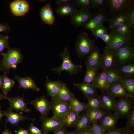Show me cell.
Here are the masks:
<instances>
[{
  "instance_id": "cell-51",
  "label": "cell",
  "mask_w": 134,
  "mask_h": 134,
  "mask_svg": "<svg viewBox=\"0 0 134 134\" xmlns=\"http://www.w3.org/2000/svg\"><path fill=\"white\" fill-rule=\"evenodd\" d=\"M14 132L16 134H30L28 130L25 129H20Z\"/></svg>"
},
{
  "instance_id": "cell-45",
  "label": "cell",
  "mask_w": 134,
  "mask_h": 134,
  "mask_svg": "<svg viewBox=\"0 0 134 134\" xmlns=\"http://www.w3.org/2000/svg\"><path fill=\"white\" fill-rule=\"evenodd\" d=\"M90 128L94 134H105V132L98 122L91 124Z\"/></svg>"
},
{
  "instance_id": "cell-56",
  "label": "cell",
  "mask_w": 134,
  "mask_h": 134,
  "mask_svg": "<svg viewBox=\"0 0 134 134\" xmlns=\"http://www.w3.org/2000/svg\"><path fill=\"white\" fill-rule=\"evenodd\" d=\"M66 134H79L78 132L75 130L71 131L67 133Z\"/></svg>"
},
{
  "instance_id": "cell-26",
  "label": "cell",
  "mask_w": 134,
  "mask_h": 134,
  "mask_svg": "<svg viewBox=\"0 0 134 134\" xmlns=\"http://www.w3.org/2000/svg\"><path fill=\"white\" fill-rule=\"evenodd\" d=\"M73 85L80 90L87 98L97 94V88L92 83H76Z\"/></svg>"
},
{
  "instance_id": "cell-54",
  "label": "cell",
  "mask_w": 134,
  "mask_h": 134,
  "mask_svg": "<svg viewBox=\"0 0 134 134\" xmlns=\"http://www.w3.org/2000/svg\"><path fill=\"white\" fill-rule=\"evenodd\" d=\"M70 0H56L55 3L57 5L64 4L71 1Z\"/></svg>"
},
{
  "instance_id": "cell-15",
  "label": "cell",
  "mask_w": 134,
  "mask_h": 134,
  "mask_svg": "<svg viewBox=\"0 0 134 134\" xmlns=\"http://www.w3.org/2000/svg\"><path fill=\"white\" fill-rule=\"evenodd\" d=\"M107 92L114 98L133 97L125 90L120 80L112 83L108 88Z\"/></svg>"
},
{
  "instance_id": "cell-3",
  "label": "cell",
  "mask_w": 134,
  "mask_h": 134,
  "mask_svg": "<svg viewBox=\"0 0 134 134\" xmlns=\"http://www.w3.org/2000/svg\"><path fill=\"white\" fill-rule=\"evenodd\" d=\"M58 55L62 58L63 62L60 66L52 68L51 70L55 73L60 75L62 71H65L68 72L71 75L76 74L82 68V66L81 64L76 65L72 62L67 46Z\"/></svg>"
},
{
  "instance_id": "cell-50",
  "label": "cell",
  "mask_w": 134,
  "mask_h": 134,
  "mask_svg": "<svg viewBox=\"0 0 134 134\" xmlns=\"http://www.w3.org/2000/svg\"><path fill=\"white\" fill-rule=\"evenodd\" d=\"M10 29V26L7 24L0 23V33L1 32L8 33Z\"/></svg>"
},
{
  "instance_id": "cell-7",
  "label": "cell",
  "mask_w": 134,
  "mask_h": 134,
  "mask_svg": "<svg viewBox=\"0 0 134 134\" xmlns=\"http://www.w3.org/2000/svg\"><path fill=\"white\" fill-rule=\"evenodd\" d=\"M40 120L44 134H48L49 132H54L64 126L62 118L54 116L49 118L41 116Z\"/></svg>"
},
{
  "instance_id": "cell-20",
  "label": "cell",
  "mask_w": 134,
  "mask_h": 134,
  "mask_svg": "<svg viewBox=\"0 0 134 134\" xmlns=\"http://www.w3.org/2000/svg\"><path fill=\"white\" fill-rule=\"evenodd\" d=\"M52 101L51 109L53 116L62 118L70 110L69 102Z\"/></svg>"
},
{
  "instance_id": "cell-34",
  "label": "cell",
  "mask_w": 134,
  "mask_h": 134,
  "mask_svg": "<svg viewBox=\"0 0 134 134\" xmlns=\"http://www.w3.org/2000/svg\"><path fill=\"white\" fill-rule=\"evenodd\" d=\"M69 106L70 110L79 113L87 110L86 104L81 102L75 96L69 101Z\"/></svg>"
},
{
  "instance_id": "cell-46",
  "label": "cell",
  "mask_w": 134,
  "mask_h": 134,
  "mask_svg": "<svg viewBox=\"0 0 134 134\" xmlns=\"http://www.w3.org/2000/svg\"><path fill=\"white\" fill-rule=\"evenodd\" d=\"M128 23L132 29L134 28V6L133 5L128 12Z\"/></svg>"
},
{
  "instance_id": "cell-41",
  "label": "cell",
  "mask_w": 134,
  "mask_h": 134,
  "mask_svg": "<svg viewBox=\"0 0 134 134\" xmlns=\"http://www.w3.org/2000/svg\"><path fill=\"white\" fill-rule=\"evenodd\" d=\"M94 11L98 12L106 9L108 7V0H92Z\"/></svg>"
},
{
  "instance_id": "cell-44",
  "label": "cell",
  "mask_w": 134,
  "mask_h": 134,
  "mask_svg": "<svg viewBox=\"0 0 134 134\" xmlns=\"http://www.w3.org/2000/svg\"><path fill=\"white\" fill-rule=\"evenodd\" d=\"M108 28H107L103 25L100 26L91 31L93 35L94 36L96 39L101 38L105 34L108 33Z\"/></svg>"
},
{
  "instance_id": "cell-6",
  "label": "cell",
  "mask_w": 134,
  "mask_h": 134,
  "mask_svg": "<svg viewBox=\"0 0 134 134\" xmlns=\"http://www.w3.org/2000/svg\"><path fill=\"white\" fill-rule=\"evenodd\" d=\"M116 66L123 64L134 59V44L131 42L114 51Z\"/></svg>"
},
{
  "instance_id": "cell-53",
  "label": "cell",
  "mask_w": 134,
  "mask_h": 134,
  "mask_svg": "<svg viewBox=\"0 0 134 134\" xmlns=\"http://www.w3.org/2000/svg\"><path fill=\"white\" fill-rule=\"evenodd\" d=\"M78 133L79 134H94L93 131L90 128L81 131L79 132Z\"/></svg>"
},
{
  "instance_id": "cell-59",
  "label": "cell",
  "mask_w": 134,
  "mask_h": 134,
  "mask_svg": "<svg viewBox=\"0 0 134 134\" xmlns=\"http://www.w3.org/2000/svg\"><path fill=\"white\" fill-rule=\"evenodd\" d=\"M4 115H5V114L2 113L1 112L0 110V120L2 117Z\"/></svg>"
},
{
  "instance_id": "cell-14",
  "label": "cell",
  "mask_w": 134,
  "mask_h": 134,
  "mask_svg": "<svg viewBox=\"0 0 134 134\" xmlns=\"http://www.w3.org/2000/svg\"><path fill=\"white\" fill-rule=\"evenodd\" d=\"M119 118L114 112H107L99 121V123L105 132L116 128Z\"/></svg>"
},
{
  "instance_id": "cell-55",
  "label": "cell",
  "mask_w": 134,
  "mask_h": 134,
  "mask_svg": "<svg viewBox=\"0 0 134 134\" xmlns=\"http://www.w3.org/2000/svg\"><path fill=\"white\" fill-rule=\"evenodd\" d=\"M8 97L7 95L2 94L0 93V101L3 99H7Z\"/></svg>"
},
{
  "instance_id": "cell-4",
  "label": "cell",
  "mask_w": 134,
  "mask_h": 134,
  "mask_svg": "<svg viewBox=\"0 0 134 134\" xmlns=\"http://www.w3.org/2000/svg\"><path fill=\"white\" fill-rule=\"evenodd\" d=\"M132 0H108V11L110 17L127 13L134 5Z\"/></svg>"
},
{
  "instance_id": "cell-49",
  "label": "cell",
  "mask_w": 134,
  "mask_h": 134,
  "mask_svg": "<svg viewBox=\"0 0 134 134\" xmlns=\"http://www.w3.org/2000/svg\"><path fill=\"white\" fill-rule=\"evenodd\" d=\"M105 134H125L124 128H116L105 132Z\"/></svg>"
},
{
  "instance_id": "cell-33",
  "label": "cell",
  "mask_w": 134,
  "mask_h": 134,
  "mask_svg": "<svg viewBox=\"0 0 134 134\" xmlns=\"http://www.w3.org/2000/svg\"><path fill=\"white\" fill-rule=\"evenodd\" d=\"M120 81L126 91L134 96V76H122Z\"/></svg>"
},
{
  "instance_id": "cell-12",
  "label": "cell",
  "mask_w": 134,
  "mask_h": 134,
  "mask_svg": "<svg viewBox=\"0 0 134 134\" xmlns=\"http://www.w3.org/2000/svg\"><path fill=\"white\" fill-rule=\"evenodd\" d=\"M29 103L31 104L42 116L47 115L51 109L52 104L44 95L36 98Z\"/></svg>"
},
{
  "instance_id": "cell-2",
  "label": "cell",
  "mask_w": 134,
  "mask_h": 134,
  "mask_svg": "<svg viewBox=\"0 0 134 134\" xmlns=\"http://www.w3.org/2000/svg\"><path fill=\"white\" fill-rule=\"evenodd\" d=\"M95 40H91L85 32L80 33L75 42V51L79 57L83 58L89 55L93 50L95 45Z\"/></svg>"
},
{
  "instance_id": "cell-25",
  "label": "cell",
  "mask_w": 134,
  "mask_h": 134,
  "mask_svg": "<svg viewBox=\"0 0 134 134\" xmlns=\"http://www.w3.org/2000/svg\"><path fill=\"white\" fill-rule=\"evenodd\" d=\"M115 70L122 76H134V59L122 65L116 66Z\"/></svg>"
},
{
  "instance_id": "cell-13",
  "label": "cell",
  "mask_w": 134,
  "mask_h": 134,
  "mask_svg": "<svg viewBox=\"0 0 134 134\" xmlns=\"http://www.w3.org/2000/svg\"><path fill=\"white\" fill-rule=\"evenodd\" d=\"M10 7L13 14L17 16H23L29 11L30 5L25 0H15L11 2Z\"/></svg>"
},
{
  "instance_id": "cell-29",
  "label": "cell",
  "mask_w": 134,
  "mask_h": 134,
  "mask_svg": "<svg viewBox=\"0 0 134 134\" xmlns=\"http://www.w3.org/2000/svg\"><path fill=\"white\" fill-rule=\"evenodd\" d=\"M79 115V113L70 109L62 118L64 126L66 127H74L78 120Z\"/></svg>"
},
{
  "instance_id": "cell-23",
  "label": "cell",
  "mask_w": 134,
  "mask_h": 134,
  "mask_svg": "<svg viewBox=\"0 0 134 134\" xmlns=\"http://www.w3.org/2000/svg\"><path fill=\"white\" fill-rule=\"evenodd\" d=\"M74 96V94L64 83L58 92L51 98L52 101L69 102Z\"/></svg>"
},
{
  "instance_id": "cell-19",
  "label": "cell",
  "mask_w": 134,
  "mask_h": 134,
  "mask_svg": "<svg viewBox=\"0 0 134 134\" xmlns=\"http://www.w3.org/2000/svg\"><path fill=\"white\" fill-rule=\"evenodd\" d=\"M103 109L109 112H114L116 99L107 92H102L99 95Z\"/></svg>"
},
{
  "instance_id": "cell-22",
  "label": "cell",
  "mask_w": 134,
  "mask_h": 134,
  "mask_svg": "<svg viewBox=\"0 0 134 134\" xmlns=\"http://www.w3.org/2000/svg\"><path fill=\"white\" fill-rule=\"evenodd\" d=\"M14 79L17 80L19 83L18 89H30L36 91L40 90V88L30 77H21L15 74L14 75Z\"/></svg>"
},
{
  "instance_id": "cell-32",
  "label": "cell",
  "mask_w": 134,
  "mask_h": 134,
  "mask_svg": "<svg viewBox=\"0 0 134 134\" xmlns=\"http://www.w3.org/2000/svg\"><path fill=\"white\" fill-rule=\"evenodd\" d=\"M128 22V13L110 17L109 21L108 29L110 30L124 23Z\"/></svg>"
},
{
  "instance_id": "cell-24",
  "label": "cell",
  "mask_w": 134,
  "mask_h": 134,
  "mask_svg": "<svg viewBox=\"0 0 134 134\" xmlns=\"http://www.w3.org/2000/svg\"><path fill=\"white\" fill-rule=\"evenodd\" d=\"M40 16L41 20L45 23L50 25L53 24L55 17L49 3L41 8L40 11Z\"/></svg>"
},
{
  "instance_id": "cell-38",
  "label": "cell",
  "mask_w": 134,
  "mask_h": 134,
  "mask_svg": "<svg viewBox=\"0 0 134 134\" xmlns=\"http://www.w3.org/2000/svg\"><path fill=\"white\" fill-rule=\"evenodd\" d=\"M106 87L107 91L109 86L112 83L120 80L122 76L115 69L109 70L106 71Z\"/></svg>"
},
{
  "instance_id": "cell-16",
  "label": "cell",
  "mask_w": 134,
  "mask_h": 134,
  "mask_svg": "<svg viewBox=\"0 0 134 134\" xmlns=\"http://www.w3.org/2000/svg\"><path fill=\"white\" fill-rule=\"evenodd\" d=\"M88 55L85 60L87 66L99 70L100 69L102 58V54L99 48L95 46L93 51Z\"/></svg>"
},
{
  "instance_id": "cell-39",
  "label": "cell",
  "mask_w": 134,
  "mask_h": 134,
  "mask_svg": "<svg viewBox=\"0 0 134 134\" xmlns=\"http://www.w3.org/2000/svg\"><path fill=\"white\" fill-rule=\"evenodd\" d=\"M98 71L87 66L86 73L82 83H92L98 73Z\"/></svg>"
},
{
  "instance_id": "cell-36",
  "label": "cell",
  "mask_w": 134,
  "mask_h": 134,
  "mask_svg": "<svg viewBox=\"0 0 134 134\" xmlns=\"http://www.w3.org/2000/svg\"><path fill=\"white\" fill-rule=\"evenodd\" d=\"M3 81L1 88L4 95H7L9 92L13 87L15 83L14 80L10 78L6 73H3Z\"/></svg>"
},
{
  "instance_id": "cell-37",
  "label": "cell",
  "mask_w": 134,
  "mask_h": 134,
  "mask_svg": "<svg viewBox=\"0 0 134 134\" xmlns=\"http://www.w3.org/2000/svg\"><path fill=\"white\" fill-rule=\"evenodd\" d=\"M132 31L129 24L127 22L111 29L110 32L120 35L131 33Z\"/></svg>"
},
{
  "instance_id": "cell-27",
  "label": "cell",
  "mask_w": 134,
  "mask_h": 134,
  "mask_svg": "<svg viewBox=\"0 0 134 134\" xmlns=\"http://www.w3.org/2000/svg\"><path fill=\"white\" fill-rule=\"evenodd\" d=\"M64 83L59 80L47 79L45 83V86L48 95L51 98L53 97L59 91Z\"/></svg>"
},
{
  "instance_id": "cell-47",
  "label": "cell",
  "mask_w": 134,
  "mask_h": 134,
  "mask_svg": "<svg viewBox=\"0 0 134 134\" xmlns=\"http://www.w3.org/2000/svg\"><path fill=\"white\" fill-rule=\"evenodd\" d=\"M28 131L30 134H43L42 131L39 130L37 127L34 126L32 123L29 126Z\"/></svg>"
},
{
  "instance_id": "cell-60",
  "label": "cell",
  "mask_w": 134,
  "mask_h": 134,
  "mask_svg": "<svg viewBox=\"0 0 134 134\" xmlns=\"http://www.w3.org/2000/svg\"><path fill=\"white\" fill-rule=\"evenodd\" d=\"M134 134V132L130 133H129L128 134Z\"/></svg>"
},
{
  "instance_id": "cell-5",
  "label": "cell",
  "mask_w": 134,
  "mask_h": 134,
  "mask_svg": "<svg viewBox=\"0 0 134 134\" xmlns=\"http://www.w3.org/2000/svg\"><path fill=\"white\" fill-rule=\"evenodd\" d=\"M134 97L117 98L114 112L119 118L127 117L134 108Z\"/></svg>"
},
{
  "instance_id": "cell-61",
  "label": "cell",
  "mask_w": 134,
  "mask_h": 134,
  "mask_svg": "<svg viewBox=\"0 0 134 134\" xmlns=\"http://www.w3.org/2000/svg\"></svg>"
},
{
  "instance_id": "cell-31",
  "label": "cell",
  "mask_w": 134,
  "mask_h": 134,
  "mask_svg": "<svg viewBox=\"0 0 134 134\" xmlns=\"http://www.w3.org/2000/svg\"><path fill=\"white\" fill-rule=\"evenodd\" d=\"M87 110L86 112L91 124L99 121L107 112L102 109H89Z\"/></svg>"
},
{
  "instance_id": "cell-8",
  "label": "cell",
  "mask_w": 134,
  "mask_h": 134,
  "mask_svg": "<svg viewBox=\"0 0 134 134\" xmlns=\"http://www.w3.org/2000/svg\"><path fill=\"white\" fill-rule=\"evenodd\" d=\"M110 17L108 10H103L95 13L83 26L84 28L92 31L98 26L103 25L106 21H109Z\"/></svg>"
},
{
  "instance_id": "cell-18",
  "label": "cell",
  "mask_w": 134,
  "mask_h": 134,
  "mask_svg": "<svg viewBox=\"0 0 134 134\" xmlns=\"http://www.w3.org/2000/svg\"><path fill=\"white\" fill-rule=\"evenodd\" d=\"M7 121L13 126H17L18 123L27 120L34 121L35 118H32L23 114L22 112H15L10 107L8 108L5 112Z\"/></svg>"
},
{
  "instance_id": "cell-52",
  "label": "cell",
  "mask_w": 134,
  "mask_h": 134,
  "mask_svg": "<svg viewBox=\"0 0 134 134\" xmlns=\"http://www.w3.org/2000/svg\"><path fill=\"white\" fill-rule=\"evenodd\" d=\"M67 127L63 126L58 130L54 132L53 134H66L67 132Z\"/></svg>"
},
{
  "instance_id": "cell-40",
  "label": "cell",
  "mask_w": 134,
  "mask_h": 134,
  "mask_svg": "<svg viewBox=\"0 0 134 134\" xmlns=\"http://www.w3.org/2000/svg\"><path fill=\"white\" fill-rule=\"evenodd\" d=\"M127 120L125 127L124 128L125 134L134 132V108L127 117Z\"/></svg>"
},
{
  "instance_id": "cell-11",
  "label": "cell",
  "mask_w": 134,
  "mask_h": 134,
  "mask_svg": "<svg viewBox=\"0 0 134 134\" xmlns=\"http://www.w3.org/2000/svg\"><path fill=\"white\" fill-rule=\"evenodd\" d=\"M116 63L114 51L103 49L100 69L105 71L115 69Z\"/></svg>"
},
{
  "instance_id": "cell-17",
  "label": "cell",
  "mask_w": 134,
  "mask_h": 134,
  "mask_svg": "<svg viewBox=\"0 0 134 134\" xmlns=\"http://www.w3.org/2000/svg\"><path fill=\"white\" fill-rule=\"evenodd\" d=\"M7 99L10 105V108L12 110L18 112H29L30 109L27 106L29 103H26L24 99L20 96L8 97Z\"/></svg>"
},
{
  "instance_id": "cell-9",
  "label": "cell",
  "mask_w": 134,
  "mask_h": 134,
  "mask_svg": "<svg viewBox=\"0 0 134 134\" xmlns=\"http://www.w3.org/2000/svg\"><path fill=\"white\" fill-rule=\"evenodd\" d=\"M113 40L110 44L106 46L104 49L114 51L122 46L128 43L132 42L133 34L131 33L122 35H118L109 32Z\"/></svg>"
},
{
  "instance_id": "cell-48",
  "label": "cell",
  "mask_w": 134,
  "mask_h": 134,
  "mask_svg": "<svg viewBox=\"0 0 134 134\" xmlns=\"http://www.w3.org/2000/svg\"><path fill=\"white\" fill-rule=\"evenodd\" d=\"M101 38L106 44V46L110 44L113 40L111 35L108 33L104 34Z\"/></svg>"
},
{
  "instance_id": "cell-30",
  "label": "cell",
  "mask_w": 134,
  "mask_h": 134,
  "mask_svg": "<svg viewBox=\"0 0 134 134\" xmlns=\"http://www.w3.org/2000/svg\"><path fill=\"white\" fill-rule=\"evenodd\" d=\"M91 124L86 112L80 115L73 127L75 130L79 132L84 130L90 128Z\"/></svg>"
},
{
  "instance_id": "cell-57",
  "label": "cell",
  "mask_w": 134,
  "mask_h": 134,
  "mask_svg": "<svg viewBox=\"0 0 134 134\" xmlns=\"http://www.w3.org/2000/svg\"><path fill=\"white\" fill-rule=\"evenodd\" d=\"M3 81V75H0V88H1Z\"/></svg>"
},
{
  "instance_id": "cell-43",
  "label": "cell",
  "mask_w": 134,
  "mask_h": 134,
  "mask_svg": "<svg viewBox=\"0 0 134 134\" xmlns=\"http://www.w3.org/2000/svg\"><path fill=\"white\" fill-rule=\"evenodd\" d=\"M10 48L9 37L7 35L0 34V56H2L3 51L6 49Z\"/></svg>"
},
{
  "instance_id": "cell-21",
  "label": "cell",
  "mask_w": 134,
  "mask_h": 134,
  "mask_svg": "<svg viewBox=\"0 0 134 134\" xmlns=\"http://www.w3.org/2000/svg\"><path fill=\"white\" fill-rule=\"evenodd\" d=\"M78 10L75 4L71 1L64 4L57 5L55 11L61 17L71 16Z\"/></svg>"
},
{
  "instance_id": "cell-42",
  "label": "cell",
  "mask_w": 134,
  "mask_h": 134,
  "mask_svg": "<svg viewBox=\"0 0 134 134\" xmlns=\"http://www.w3.org/2000/svg\"><path fill=\"white\" fill-rule=\"evenodd\" d=\"M74 4L80 9L90 10L93 8L92 0H75Z\"/></svg>"
},
{
  "instance_id": "cell-35",
  "label": "cell",
  "mask_w": 134,
  "mask_h": 134,
  "mask_svg": "<svg viewBox=\"0 0 134 134\" xmlns=\"http://www.w3.org/2000/svg\"><path fill=\"white\" fill-rule=\"evenodd\" d=\"M87 99L86 110L103 109L99 95L97 94Z\"/></svg>"
},
{
  "instance_id": "cell-58",
  "label": "cell",
  "mask_w": 134,
  "mask_h": 134,
  "mask_svg": "<svg viewBox=\"0 0 134 134\" xmlns=\"http://www.w3.org/2000/svg\"><path fill=\"white\" fill-rule=\"evenodd\" d=\"M11 134V132L10 131L8 130L5 129L3 132L2 134Z\"/></svg>"
},
{
  "instance_id": "cell-10",
  "label": "cell",
  "mask_w": 134,
  "mask_h": 134,
  "mask_svg": "<svg viewBox=\"0 0 134 134\" xmlns=\"http://www.w3.org/2000/svg\"><path fill=\"white\" fill-rule=\"evenodd\" d=\"M95 13L90 10H78L70 16V23L75 28L83 26Z\"/></svg>"
},
{
  "instance_id": "cell-28",
  "label": "cell",
  "mask_w": 134,
  "mask_h": 134,
  "mask_svg": "<svg viewBox=\"0 0 134 134\" xmlns=\"http://www.w3.org/2000/svg\"><path fill=\"white\" fill-rule=\"evenodd\" d=\"M106 71L102 70L96 76L92 84L101 92H106Z\"/></svg>"
},
{
  "instance_id": "cell-1",
  "label": "cell",
  "mask_w": 134,
  "mask_h": 134,
  "mask_svg": "<svg viewBox=\"0 0 134 134\" xmlns=\"http://www.w3.org/2000/svg\"><path fill=\"white\" fill-rule=\"evenodd\" d=\"M0 62V70L8 73L11 68H16L22 61L23 56L19 49L13 48L4 53Z\"/></svg>"
}]
</instances>
